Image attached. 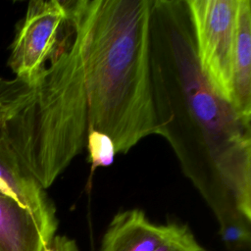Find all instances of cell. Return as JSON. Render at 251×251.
Returning <instances> with one entry per match:
<instances>
[{"instance_id": "obj_9", "label": "cell", "mask_w": 251, "mask_h": 251, "mask_svg": "<svg viewBox=\"0 0 251 251\" xmlns=\"http://www.w3.org/2000/svg\"><path fill=\"white\" fill-rule=\"evenodd\" d=\"M230 106L245 123L251 124V1L238 0L237 34Z\"/></svg>"}, {"instance_id": "obj_3", "label": "cell", "mask_w": 251, "mask_h": 251, "mask_svg": "<svg viewBox=\"0 0 251 251\" xmlns=\"http://www.w3.org/2000/svg\"><path fill=\"white\" fill-rule=\"evenodd\" d=\"M152 2L81 0L87 132L107 134L121 154L157 132L150 55Z\"/></svg>"}, {"instance_id": "obj_1", "label": "cell", "mask_w": 251, "mask_h": 251, "mask_svg": "<svg viewBox=\"0 0 251 251\" xmlns=\"http://www.w3.org/2000/svg\"><path fill=\"white\" fill-rule=\"evenodd\" d=\"M150 55L156 134L214 213L226 247L244 250L251 241V124L203 75L184 0H153Z\"/></svg>"}, {"instance_id": "obj_2", "label": "cell", "mask_w": 251, "mask_h": 251, "mask_svg": "<svg viewBox=\"0 0 251 251\" xmlns=\"http://www.w3.org/2000/svg\"><path fill=\"white\" fill-rule=\"evenodd\" d=\"M87 126L83 20L73 10L41 72L0 78V141L46 189L85 146Z\"/></svg>"}, {"instance_id": "obj_5", "label": "cell", "mask_w": 251, "mask_h": 251, "mask_svg": "<svg viewBox=\"0 0 251 251\" xmlns=\"http://www.w3.org/2000/svg\"><path fill=\"white\" fill-rule=\"evenodd\" d=\"M67 18L64 1L34 0L28 3L8 60L16 77L29 79L45 68L57 50Z\"/></svg>"}, {"instance_id": "obj_8", "label": "cell", "mask_w": 251, "mask_h": 251, "mask_svg": "<svg viewBox=\"0 0 251 251\" xmlns=\"http://www.w3.org/2000/svg\"><path fill=\"white\" fill-rule=\"evenodd\" d=\"M52 239L28 210L0 193V251H45Z\"/></svg>"}, {"instance_id": "obj_7", "label": "cell", "mask_w": 251, "mask_h": 251, "mask_svg": "<svg viewBox=\"0 0 251 251\" xmlns=\"http://www.w3.org/2000/svg\"><path fill=\"white\" fill-rule=\"evenodd\" d=\"M169 231L170 224L156 225L141 210L123 211L111 221L100 251H154Z\"/></svg>"}, {"instance_id": "obj_4", "label": "cell", "mask_w": 251, "mask_h": 251, "mask_svg": "<svg viewBox=\"0 0 251 251\" xmlns=\"http://www.w3.org/2000/svg\"><path fill=\"white\" fill-rule=\"evenodd\" d=\"M199 67L214 91L232 100L238 0H185Z\"/></svg>"}, {"instance_id": "obj_11", "label": "cell", "mask_w": 251, "mask_h": 251, "mask_svg": "<svg viewBox=\"0 0 251 251\" xmlns=\"http://www.w3.org/2000/svg\"><path fill=\"white\" fill-rule=\"evenodd\" d=\"M154 251H206L186 226L170 224V231Z\"/></svg>"}, {"instance_id": "obj_6", "label": "cell", "mask_w": 251, "mask_h": 251, "mask_svg": "<svg viewBox=\"0 0 251 251\" xmlns=\"http://www.w3.org/2000/svg\"><path fill=\"white\" fill-rule=\"evenodd\" d=\"M44 190L0 141V193L28 210L54 237L58 226L56 211Z\"/></svg>"}, {"instance_id": "obj_12", "label": "cell", "mask_w": 251, "mask_h": 251, "mask_svg": "<svg viewBox=\"0 0 251 251\" xmlns=\"http://www.w3.org/2000/svg\"><path fill=\"white\" fill-rule=\"evenodd\" d=\"M45 251H78L74 239L64 235H55Z\"/></svg>"}, {"instance_id": "obj_10", "label": "cell", "mask_w": 251, "mask_h": 251, "mask_svg": "<svg viewBox=\"0 0 251 251\" xmlns=\"http://www.w3.org/2000/svg\"><path fill=\"white\" fill-rule=\"evenodd\" d=\"M85 146L89 154L91 176L97 168L109 167L113 164L117 152L112 139L107 134L95 129L89 130L86 134Z\"/></svg>"}]
</instances>
